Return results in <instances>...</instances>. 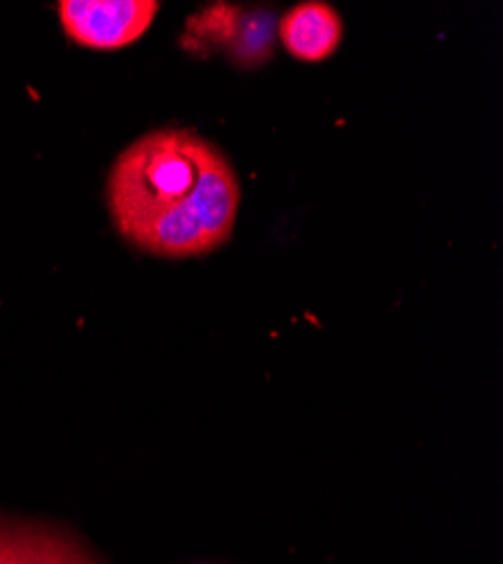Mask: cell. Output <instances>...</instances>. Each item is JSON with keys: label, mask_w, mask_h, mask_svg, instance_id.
I'll use <instances>...</instances> for the list:
<instances>
[{"label": "cell", "mask_w": 503, "mask_h": 564, "mask_svg": "<svg viewBox=\"0 0 503 564\" xmlns=\"http://www.w3.org/2000/svg\"><path fill=\"white\" fill-rule=\"evenodd\" d=\"M285 51L305 64L330 59L343 41V19L339 12L318 0L294 6L278 23Z\"/></svg>", "instance_id": "cell-4"}, {"label": "cell", "mask_w": 503, "mask_h": 564, "mask_svg": "<svg viewBox=\"0 0 503 564\" xmlns=\"http://www.w3.org/2000/svg\"><path fill=\"white\" fill-rule=\"evenodd\" d=\"M107 202L129 245L183 260L231 240L242 191L236 167L210 140L193 129H158L116 159Z\"/></svg>", "instance_id": "cell-1"}, {"label": "cell", "mask_w": 503, "mask_h": 564, "mask_svg": "<svg viewBox=\"0 0 503 564\" xmlns=\"http://www.w3.org/2000/svg\"><path fill=\"white\" fill-rule=\"evenodd\" d=\"M156 0H62L59 23L70 41L90 51H120L154 23Z\"/></svg>", "instance_id": "cell-2"}, {"label": "cell", "mask_w": 503, "mask_h": 564, "mask_svg": "<svg viewBox=\"0 0 503 564\" xmlns=\"http://www.w3.org/2000/svg\"><path fill=\"white\" fill-rule=\"evenodd\" d=\"M0 564H98L68 533L0 517Z\"/></svg>", "instance_id": "cell-3"}]
</instances>
